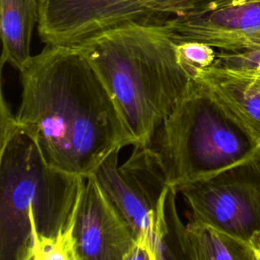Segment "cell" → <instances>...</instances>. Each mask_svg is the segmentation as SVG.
Segmentation results:
<instances>
[{"label": "cell", "instance_id": "1", "mask_svg": "<svg viewBox=\"0 0 260 260\" xmlns=\"http://www.w3.org/2000/svg\"><path fill=\"white\" fill-rule=\"evenodd\" d=\"M19 77L16 122L52 168L87 177L112 151L134 145L111 94L78 47L46 45Z\"/></svg>", "mask_w": 260, "mask_h": 260}, {"label": "cell", "instance_id": "2", "mask_svg": "<svg viewBox=\"0 0 260 260\" xmlns=\"http://www.w3.org/2000/svg\"><path fill=\"white\" fill-rule=\"evenodd\" d=\"M77 47L111 94L133 146H150L195 75L166 22L123 25Z\"/></svg>", "mask_w": 260, "mask_h": 260}, {"label": "cell", "instance_id": "3", "mask_svg": "<svg viewBox=\"0 0 260 260\" xmlns=\"http://www.w3.org/2000/svg\"><path fill=\"white\" fill-rule=\"evenodd\" d=\"M0 109V260H27L34 241L29 215L40 238L62 235L81 177L46 162L3 93Z\"/></svg>", "mask_w": 260, "mask_h": 260}, {"label": "cell", "instance_id": "4", "mask_svg": "<svg viewBox=\"0 0 260 260\" xmlns=\"http://www.w3.org/2000/svg\"><path fill=\"white\" fill-rule=\"evenodd\" d=\"M154 140L155 145L150 146L168 184L175 189L260 155V144L195 79L164 121Z\"/></svg>", "mask_w": 260, "mask_h": 260}, {"label": "cell", "instance_id": "5", "mask_svg": "<svg viewBox=\"0 0 260 260\" xmlns=\"http://www.w3.org/2000/svg\"><path fill=\"white\" fill-rule=\"evenodd\" d=\"M208 0H39L37 30L45 45L77 47L131 23H165Z\"/></svg>", "mask_w": 260, "mask_h": 260}, {"label": "cell", "instance_id": "6", "mask_svg": "<svg viewBox=\"0 0 260 260\" xmlns=\"http://www.w3.org/2000/svg\"><path fill=\"white\" fill-rule=\"evenodd\" d=\"M177 191L201 224L248 242L260 232V155Z\"/></svg>", "mask_w": 260, "mask_h": 260}, {"label": "cell", "instance_id": "7", "mask_svg": "<svg viewBox=\"0 0 260 260\" xmlns=\"http://www.w3.org/2000/svg\"><path fill=\"white\" fill-rule=\"evenodd\" d=\"M119 151H112L90 176L128 224L135 241L146 239L159 199L170 185L151 146L134 147L122 166L118 164Z\"/></svg>", "mask_w": 260, "mask_h": 260}, {"label": "cell", "instance_id": "8", "mask_svg": "<svg viewBox=\"0 0 260 260\" xmlns=\"http://www.w3.org/2000/svg\"><path fill=\"white\" fill-rule=\"evenodd\" d=\"M63 242L69 260H123L135 237L94 179L81 177Z\"/></svg>", "mask_w": 260, "mask_h": 260}, {"label": "cell", "instance_id": "9", "mask_svg": "<svg viewBox=\"0 0 260 260\" xmlns=\"http://www.w3.org/2000/svg\"><path fill=\"white\" fill-rule=\"evenodd\" d=\"M166 24L177 42H198L230 54L260 52V3L203 4Z\"/></svg>", "mask_w": 260, "mask_h": 260}, {"label": "cell", "instance_id": "10", "mask_svg": "<svg viewBox=\"0 0 260 260\" xmlns=\"http://www.w3.org/2000/svg\"><path fill=\"white\" fill-rule=\"evenodd\" d=\"M194 79L260 144V67L214 63L196 70Z\"/></svg>", "mask_w": 260, "mask_h": 260}, {"label": "cell", "instance_id": "11", "mask_svg": "<svg viewBox=\"0 0 260 260\" xmlns=\"http://www.w3.org/2000/svg\"><path fill=\"white\" fill-rule=\"evenodd\" d=\"M39 22V0H0L1 67L20 71L31 58L32 30Z\"/></svg>", "mask_w": 260, "mask_h": 260}, {"label": "cell", "instance_id": "12", "mask_svg": "<svg viewBox=\"0 0 260 260\" xmlns=\"http://www.w3.org/2000/svg\"><path fill=\"white\" fill-rule=\"evenodd\" d=\"M177 189L169 186L156 206L146 241L156 260H191L187 241V224L179 216Z\"/></svg>", "mask_w": 260, "mask_h": 260}, {"label": "cell", "instance_id": "13", "mask_svg": "<svg viewBox=\"0 0 260 260\" xmlns=\"http://www.w3.org/2000/svg\"><path fill=\"white\" fill-rule=\"evenodd\" d=\"M187 241L191 260H259L250 242L190 218Z\"/></svg>", "mask_w": 260, "mask_h": 260}, {"label": "cell", "instance_id": "14", "mask_svg": "<svg viewBox=\"0 0 260 260\" xmlns=\"http://www.w3.org/2000/svg\"><path fill=\"white\" fill-rule=\"evenodd\" d=\"M178 50L183 61L194 71L213 65L217 58L212 47L198 42H178Z\"/></svg>", "mask_w": 260, "mask_h": 260}, {"label": "cell", "instance_id": "15", "mask_svg": "<svg viewBox=\"0 0 260 260\" xmlns=\"http://www.w3.org/2000/svg\"><path fill=\"white\" fill-rule=\"evenodd\" d=\"M45 260H69L63 242V234L55 239L40 238Z\"/></svg>", "mask_w": 260, "mask_h": 260}, {"label": "cell", "instance_id": "16", "mask_svg": "<svg viewBox=\"0 0 260 260\" xmlns=\"http://www.w3.org/2000/svg\"><path fill=\"white\" fill-rule=\"evenodd\" d=\"M123 260H156V258L146 239L139 238Z\"/></svg>", "mask_w": 260, "mask_h": 260}, {"label": "cell", "instance_id": "17", "mask_svg": "<svg viewBox=\"0 0 260 260\" xmlns=\"http://www.w3.org/2000/svg\"><path fill=\"white\" fill-rule=\"evenodd\" d=\"M29 219H30V222L32 224V247H31V250H30V254H29V257L27 260H45L44 258V254H43V250H42V247H41V243H40V237L37 233V229H36V225H35V221H34V218L29 215Z\"/></svg>", "mask_w": 260, "mask_h": 260}, {"label": "cell", "instance_id": "18", "mask_svg": "<svg viewBox=\"0 0 260 260\" xmlns=\"http://www.w3.org/2000/svg\"><path fill=\"white\" fill-rule=\"evenodd\" d=\"M260 3V0H210L207 5L220 6V5H233V4H249ZM206 4V3H205Z\"/></svg>", "mask_w": 260, "mask_h": 260}, {"label": "cell", "instance_id": "19", "mask_svg": "<svg viewBox=\"0 0 260 260\" xmlns=\"http://www.w3.org/2000/svg\"><path fill=\"white\" fill-rule=\"evenodd\" d=\"M251 243V245L253 246L257 256H258V259L260 260V232L256 233L252 238L251 240L249 241Z\"/></svg>", "mask_w": 260, "mask_h": 260}, {"label": "cell", "instance_id": "20", "mask_svg": "<svg viewBox=\"0 0 260 260\" xmlns=\"http://www.w3.org/2000/svg\"><path fill=\"white\" fill-rule=\"evenodd\" d=\"M256 66H258V67H260V61H259V62H258V64H257V65H256Z\"/></svg>", "mask_w": 260, "mask_h": 260}]
</instances>
